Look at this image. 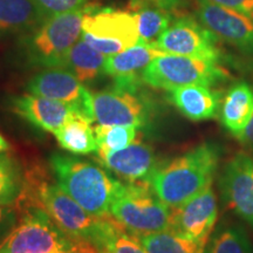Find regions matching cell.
Returning a JSON list of instances; mask_svg holds the SVG:
<instances>
[{
  "instance_id": "1",
  "label": "cell",
  "mask_w": 253,
  "mask_h": 253,
  "mask_svg": "<svg viewBox=\"0 0 253 253\" xmlns=\"http://www.w3.org/2000/svg\"><path fill=\"white\" fill-rule=\"evenodd\" d=\"M17 202L20 211L28 208L41 209L66 235L86 240L96 248L113 223L110 213L104 217L93 216L69 197L58 183L53 184L37 171H31L24 178Z\"/></svg>"
},
{
  "instance_id": "2",
  "label": "cell",
  "mask_w": 253,
  "mask_h": 253,
  "mask_svg": "<svg viewBox=\"0 0 253 253\" xmlns=\"http://www.w3.org/2000/svg\"><path fill=\"white\" fill-rule=\"evenodd\" d=\"M219 150L203 143L163 166H157L149 184L163 203L177 208L212 185Z\"/></svg>"
},
{
  "instance_id": "3",
  "label": "cell",
  "mask_w": 253,
  "mask_h": 253,
  "mask_svg": "<svg viewBox=\"0 0 253 253\" xmlns=\"http://www.w3.org/2000/svg\"><path fill=\"white\" fill-rule=\"evenodd\" d=\"M50 167L58 185L87 212L96 217L109 214L121 182L97 164L66 155H53Z\"/></svg>"
},
{
  "instance_id": "4",
  "label": "cell",
  "mask_w": 253,
  "mask_h": 253,
  "mask_svg": "<svg viewBox=\"0 0 253 253\" xmlns=\"http://www.w3.org/2000/svg\"><path fill=\"white\" fill-rule=\"evenodd\" d=\"M93 6L43 19L24 39V49L32 65L61 67L63 60L84 33V19Z\"/></svg>"
},
{
  "instance_id": "5",
  "label": "cell",
  "mask_w": 253,
  "mask_h": 253,
  "mask_svg": "<svg viewBox=\"0 0 253 253\" xmlns=\"http://www.w3.org/2000/svg\"><path fill=\"white\" fill-rule=\"evenodd\" d=\"M172 212L149 183H122L109 208L110 216L135 236L171 230Z\"/></svg>"
},
{
  "instance_id": "6",
  "label": "cell",
  "mask_w": 253,
  "mask_h": 253,
  "mask_svg": "<svg viewBox=\"0 0 253 253\" xmlns=\"http://www.w3.org/2000/svg\"><path fill=\"white\" fill-rule=\"evenodd\" d=\"M20 218L0 243V253H77L78 239L60 230L45 211L21 210Z\"/></svg>"
},
{
  "instance_id": "7",
  "label": "cell",
  "mask_w": 253,
  "mask_h": 253,
  "mask_svg": "<svg viewBox=\"0 0 253 253\" xmlns=\"http://www.w3.org/2000/svg\"><path fill=\"white\" fill-rule=\"evenodd\" d=\"M226 78L225 69L217 62L176 54L158 56L142 72L144 84L169 91L190 84L211 87Z\"/></svg>"
},
{
  "instance_id": "8",
  "label": "cell",
  "mask_w": 253,
  "mask_h": 253,
  "mask_svg": "<svg viewBox=\"0 0 253 253\" xmlns=\"http://www.w3.org/2000/svg\"><path fill=\"white\" fill-rule=\"evenodd\" d=\"M82 27V39L106 56L118 54L140 42L135 12L93 6Z\"/></svg>"
},
{
  "instance_id": "9",
  "label": "cell",
  "mask_w": 253,
  "mask_h": 253,
  "mask_svg": "<svg viewBox=\"0 0 253 253\" xmlns=\"http://www.w3.org/2000/svg\"><path fill=\"white\" fill-rule=\"evenodd\" d=\"M138 89L114 86L91 93L94 121L101 126H145L149 120V104Z\"/></svg>"
},
{
  "instance_id": "10",
  "label": "cell",
  "mask_w": 253,
  "mask_h": 253,
  "mask_svg": "<svg viewBox=\"0 0 253 253\" xmlns=\"http://www.w3.org/2000/svg\"><path fill=\"white\" fill-rule=\"evenodd\" d=\"M217 41V38L199 23L198 19L181 17L172 21L154 43L167 54L218 62L221 58V52Z\"/></svg>"
},
{
  "instance_id": "11",
  "label": "cell",
  "mask_w": 253,
  "mask_h": 253,
  "mask_svg": "<svg viewBox=\"0 0 253 253\" xmlns=\"http://www.w3.org/2000/svg\"><path fill=\"white\" fill-rule=\"evenodd\" d=\"M196 14L218 40L253 54V18L207 0H196Z\"/></svg>"
},
{
  "instance_id": "12",
  "label": "cell",
  "mask_w": 253,
  "mask_h": 253,
  "mask_svg": "<svg viewBox=\"0 0 253 253\" xmlns=\"http://www.w3.org/2000/svg\"><path fill=\"white\" fill-rule=\"evenodd\" d=\"M27 90L31 94L68 104L74 110L93 120L91 93L68 69L45 68L28 81Z\"/></svg>"
},
{
  "instance_id": "13",
  "label": "cell",
  "mask_w": 253,
  "mask_h": 253,
  "mask_svg": "<svg viewBox=\"0 0 253 253\" xmlns=\"http://www.w3.org/2000/svg\"><path fill=\"white\" fill-rule=\"evenodd\" d=\"M220 190L227 207L253 226V155L239 153L224 168Z\"/></svg>"
},
{
  "instance_id": "14",
  "label": "cell",
  "mask_w": 253,
  "mask_h": 253,
  "mask_svg": "<svg viewBox=\"0 0 253 253\" xmlns=\"http://www.w3.org/2000/svg\"><path fill=\"white\" fill-rule=\"evenodd\" d=\"M217 218V198L210 186L184 204L173 208L171 230L208 245Z\"/></svg>"
},
{
  "instance_id": "15",
  "label": "cell",
  "mask_w": 253,
  "mask_h": 253,
  "mask_svg": "<svg viewBox=\"0 0 253 253\" xmlns=\"http://www.w3.org/2000/svg\"><path fill=\"white\" fill-rule=\"evenodd\" d=\"M101 164L128 183H149L157 168L153 148L140 136L125 149L97 156Z\"/></svg>"
},
{
  "instance_id": "16",
  "label": "cell",
  "mask_w": 253,
  "mask_h": 253,
  "mask_svg": "<svg viewBox=\"0 0 253 253\" xmlns=\"http://www.w3.org/2000/svg\"><path fill=\"white\" fill-rule=\"evenodd\" d=\"M164 54L167 53L158 49L155 43L138 42L121 53L107 56L104 74L114 79V86L140 88L142 72L153 60Z\"/></svg>"
},
{
  "instance_id": "17",
  "label": "cell",
  "mask_w": 253,
  "mask_h": 253,
  "mask_svg": "<svg viewBox=\"0 0 253 253\" xmlns=\"http://www.w3.org/2000/svg\"><path fill=\"white\" fill-rule=\"evenodd\" d=\"M11 107L25 121L54 135L69 116L77 112L68 104L31 93L13 97Z\"/></svg>"
},
{
  "instance_id": "18",
  "label": "cell",
  "mask_w": 253,
  "mask_h": 253,
  "mask_svg": "<svg viewBox=\"0 0 253 253\" xmlns=\"http://www.w3.org/2000/svg\"><path fill=\"white\" fill-rule=\"evenodd\" d=\"M170 101L177 109L192 121H204L216 116L219 95L211 87L190 84L170 90Z\"/></svg>"
},
{
  "instance_id": "19",
  "label": "cell",
  "mask_w": 253,
  "mask_h": 253,
  "mask_svg": "<svg viewBox=\"0 0 253 253\" xmlns=\"http://www.w3.org/2000/svg\"><path fill=\"white\" fill-rule=\"evenodd\" d=\"M253 116V88L246 82L232 86L221 103V123L236 137L249 125Z\"/></svg>"
},
{
  "instance_id": "20",
  "label": "cell",
  "mask_w": 253,
  "mask_h": 253,
  "mask_svg": "<svg viewBox=\"0 0 253 253\" xmlns=\"http://www.w3.org/2000/svg\"><path fill=\"white\" fill-rule=\"evenodd\" d=\"M93 122V120L84 114L79 112L73 113L55 134L60 147L74 155L96 153V137L95 130L91 128Z\"/></svg>"
},
{
  "instance_id": "21",
  "label": "cell",
  "mask_w": 253,
  "mask_h": 253,
  "mask_svg": "<svg viewBox=\"0 0 253 253\" xmlns=\"http://www.w3.org/2000/svg\"><path fill=\"white\" fill-rule=\"evenodd\" d=\"M43 19L34 0H0V36L31 31Z\"/></svg>"
},
{
  "instance_id": "22",
  "label": "cell",
  "mask_w": 253,
  "mask_h": 253,
  "mask_svg": "<svg viewBox=\"0 0 253 253\" xmlns=\"http://www.w3.org/2000/svg\"><path fill=\"white\" fill-rule=\"evenodd\" d=\"M106 59V55L88 45L81 38L69 49L61 67L68 69L82 84H87L104 74Z\"/></svg>"
},
{
  "instance_id": "23",
  "label": "cell",
  "mask_w": 253,
  "mask_h": 253,
  "mask_svg": "<svg viewBox=\"0 0 253 253\" xmlns=\"http://www.w3.org/2000/svg\"><path fill=\"white\" fill-rule=\"evenodd\" d=\"M148 253H205L207 244L175 230L136 236Z\"/></svg>"
},
{
  "instance_id": "24",
  "label": "cell",
  "mask_w": 253,
  "mask_h": 253,
  "mask_svg": "<svg viewBox=\"0 0 253 253\" xmlns=\"http://www.w3.org/2000/svg\"><path fill=\"white\" fill-rule=\"evenodd\" d=\"M171 11L156 7V6H143L136 8L135 14L137 19L140 42L154 43L158 37L172 23Z\"/></svg>"
},
{
  "instance_id": "25",
  "label": "cell",
  "mask_w": 253,
  "mask_h": 253,
  "mask_svg": "<svg viewBox=\"0 0 253 253\" xmlns=\"http://www.w3.org/2000/svg\"><path fill=\"white\" fill-rule=\"evenodd\" d=\"M95 137L97 156L118 151L130 145L138 137L137 128L132 126H96Z\"/></svg>"
},
{
  "instance_id": "26",
  "label": "cell",
  "mask_w": 253,
  "mask_h": 253,
  "mask_svg": "<svg viewBox=\"0 0 253 253\" xmlns=\"http://www.w3.org/2000/svg\"><path fill=\"white\" fill-rule=\"evenodd\" d=\"M205 253H253V248L243 227L229 226L219 230L212 237Z\"/></svg>"
},
{
  "instance_id": "27",
  "label": "cell",
  "mask_w": 253,
  "mask_h": 253,
  "mask_svg": "<svg viewBox=\"0 0 253 253\" xmlns=\"http://www.w3.org/2000/svg\"><path fill=\"white\" fill-rule=\"evenodd\" d=\"M23 185L24 178L17 162L7 154L0 153V205H13Z\"/></svg>"
},
{
  "instance_id": "28",
  "label": "cell",
  "mask_w": 253,
  "mask_h": 253,
  "mask_svg": "<svg viewBox=\"0 0 253 253\" xmlns=\"http://www.w3.org/2000/svg\"><path fill=\"white\" fill-rule=\"evenodd\" d=\"M97 249L107 253H148L137 237L123 229L115 219Z\"/></svg>"
},
{
  "instance_id": "29",
  "label": "cell",
  "mask_w": 253,
  "mask_h": 253,
  "mask_svg": "<svg viewBox=\"0 0 253 253\" xmlns=\"http://www.w3.org/2000/svg\"><path fill=\"white\" fill-rule=\"evenodd\" d=\"M88 0H34L43 18L68 13L84 7Z\"/></svg>"
},
{
  "instance_id": "30",
  "label": "cell",
  "mask_w": 253,
  "mask_h": 253,
  "mask_svg": "<svg viewBox=\"0 0 253 253\" xmlns=\"http://www.w3.org/2000/svg\"><path fill=\"white\" fill-rule=\"evenodd\" d=\"M17 211L12 205H0V243L17 224Z\"/></svg>"
},
{
  "instance_id": "31",
  "label": "cell",
  "mask_w": 253,
  "mask_h": 253,
  "mask_svg": "<svg viewBox=\"0 0 253 253\" xmlns=\"http://www.w3.org/2000/svg\"><path fill=\"white\" fill-rule=\"evenodd\" d=\"M207 1L235 9L237 12L253 18V0H207Z\"/></svg>"
},
{
  "instance_id": "32",
  "label": "cell",
  "mask_w": 253,
  "mask_h": 253,
  "mask_svg": "<svg viewBox=\"0 0 253 253\" xmlns=\"http://www.w3.org/2000/svg\"><path fill=\"white\" fill-rule=\"evenodd\" d=\"M135 8L143 7V6H156L168 11L181 7L183 5V0H130Z\"/></svg>"
},
{
  "instance_id": "33",
  "label": "cell",
  "mask_w": 253,
  "mask_h": 253,
  "mask_svg": "<svg viewBox=\"0 0 253 253\" xmlns=\"http://www.w3.org/2000/svg\"><path fill=\"white\" fill-rule=\"evenodd\" d=\"M237 138H238L240 143L244 145V147L253 150V116L252 119L250 120L249 125L246 126V128L242 131V134H240Z\"/></svg>"
},
{
  "instance_id": "34",
  "label": "cell",
  "mask_w": 253,
  "mask_h": 253,
  "mask_svg": "<svg viewBox=\"0 0 253 253\" xmlns=\"http://www.w3.org/2000/svg\"><path fill=\"white\" fill-rule=\"evenodd\" d=\"M9 150V144L8 142L2 137V135L0 134V153H6Z\"/></svg>"
},
{
  "instance_id": "35",
  "label": "cell",
  "mask_w": 253,
  "mask_h": 253,
  "mask_svg": "<svg viewBox=\"0 0 253 253\" xmlns=\"http://www.w3.org/2000/svg\"><path fill=\"white\" fill-rule=\"evenodd\" d=\"M100 253H107V252H104V251H102V250H100Z\"/></svg>"
}]
</instances>
